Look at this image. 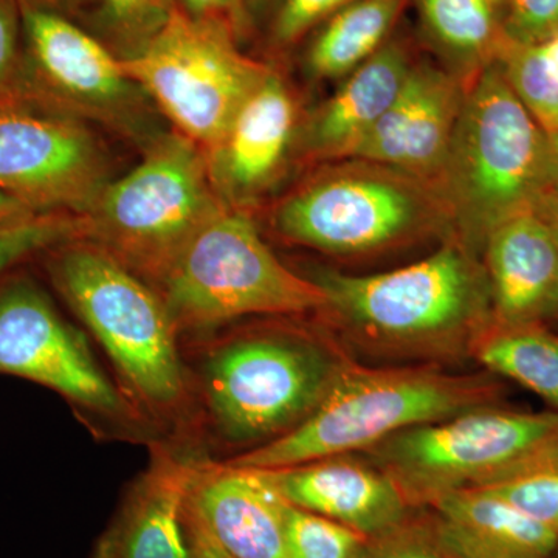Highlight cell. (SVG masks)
<instances>
[{
  "mask_svg": "<svg viewBox=\"0 0 558 558\" xmlns=\"http://www.w3.org/2000/svg\"><path fill=\"white\" fill-rule=\"evenodd\" d=\"M312 281L349 343L371 355L436 362L470 357L495 322L490 286L478 252L461 238L427 258L373 275L319 269Z\"/></svg>",
  "mask_w": 558,
  "mask_h": 558,
  "instance_id": "cell-1",
  "label": "cell"
},
{
  "mask_svg": "<svg viewBox=\"0 0 558 558\" xmlns=\"http://www.w3.org/2000/svg\"><path fill=\"white\" fill-rule=\"evenodd\" d=\"M499 398L501 385L490 373H447L438 365L369 368L351 360L303 424L227 464L271 470L363 453L403 429L494 405Z\"/></svg>",
  "mask_w": 558,
  "mask_h": 558,
  "instance_id": "cell-2",
  "label": "cell"
},
{
  "mask_svg": "<svg viewBox=\"0 0 558 558\" xmlns=\"http://www.w3.org/2000/svg\"><path fill=\"white\" fill-rule=\"evenodd\" d=\"M47 253L54 289L112 360L123 391L143 417L182 416L190 380L178 329L160 293L108 250L83 238Z\"/></svg>",
  "mask_w": 558,
  "mask_h": 558,
  "instance_id": "cell-3",
  "label": "cell"
},
{
  "mask_svg": "<svg viewBox=\"0 0 558 558\" xmlns=\"http://www.w3.org/2000/svg\"><path fill=\"white\" fill-rule=\"evenodd\" d=\"M454 233L483 250L495 227L534 211L546 194V132L510 89L497 60L465 87L444 170L436 183Z\"/></svg>",
  "mask_w": 558,
  "mask_h": 558,
  "instance_id": "cell-4",
  "label": "cell"
},
{
  "mask_svg": "<svg viewBox=\"0 0 558 558\" xmlns=\"http://www.w3.org/2000/svg\"><path fill=\"white\" fill-rule=\"evenodd\" d=\"M349 362L336 344L303 329L233 333L202 360L209 425L244 451L282 438L314 413Z\"/></svg>",
  "mask_w": 558,
  "mask_h": 558,
  "instance_id": "cell-5",
  "label": "cell"
},
{
  "mask_svg": "<svg viewBox=\"0 0 558 558\" xmlns=\"http://www.w3.org/2000/svg\"><path fill=\"white\" fill-rule=\"evenodd\" d=\"M362 454L391 476L411 508H428L558 461V413L476 407L403 429Z\"/></svg>",
  "mask_w": 558,
  "mask_h": 558,
  "instance_id": "cell-6",
  "label": "cell"
},
{
  "mask_svg": "<svg viewBox=\"0 0 558 558\" xmlns=\"http://www.w3.org/2000/svg\"><path fill=\"white\" fill-rule=\"evenodd\" d=\"M312 175L275 208L282 240L337 256L369 255L454 233L438 186L365 160H337ZM457 234V233H454Z\"/></svg>",
  "mask_w": 558,
  "mask_h": 558,
  "instance_id": "cell-7",
  "label": "cell"
},
{
  "mask_svg": "<svg viewBox=\"0 0 558 558\" xmlns=\"http://www.w3.org/2000/svg\"><path fill=\"white\" fill-rule=\"evenodd\" d=\"M204 150L163 135L137 167L109 182L87 215L83 240L112 253L143 279L159 281L172 260L220 211Z\"/></svg>",
  "mask_w": 558,
  "mask_h": 558,
  "instance_id": "cell-8",
  "label": "cell"
},
{
  "mask_svg": "<svg viewBox=\"0 0 558 558\" xmlns=\"http://www.w3.org/2000/svg\"><path fill=\"white\" fill-rule=\"evenodd\" d=\"M157 282L179 333L253 315L323 312L328 304L325 292L311 278L288 269L255 222L231 207L185 245Z\"/></svg>",
  "mask_w": 558,
  "mask_h": 558,
  "instance_id": "cell-9",
  "label": "cell"
},
{
  "mask_svg": "<svg viewBox=\"0 0 558 558\" xmlns=\"http://www.w3.org/2000/svg\"><path fill=\"white\" fill-rule=\"evenodd\" d=\"M121 64L179 134L205 154L218 145L271 72L236 49L218 17H196L178 7Z\"/></svg>",
  "mask_w": 558,
  "mask_h": 558,
  "instance_id": "cell-10",
  "label": "cell"
},
{
  "mask_svg": "<svg viewBox=\"0 0 558 558\" xmlns=\"http://www.w3.org/2000/svg\"><path fill=\"white\" fill-rule=\"evenodd\" d=\"M0 374L53 389L76 409L123 428L146 422L98 365L83 332L25 275L0 279Z\"/></svg>",
  "mask_w": 558,
  "mask_h": 558,
  "instance_id": "cell-11",
  "label": "cell"
},
{
  "mask_svg": "<svg viewBox=\"0 0 558 558\" xmlns=\"http://www.w3.org/2000/svg\"><path fill=\"white\" fill-rule=\"evenodd\" d=\"M109 182L105 150L70 113L27 102L0 108V190L38 213L84 216Z\"/></svg>",
  "mask_w": 558,
  "mask_h": 558,
  "instance_id": "cell-12",
  "label": "cell"
},
{
  "mask_svg": "<svg viewBox=\"0 0 558 558\" xmlns=\"http://www.w3.org/2000/svg\"><path fill=\"white\" fill-rule=\"evenodd\" d=\"M21 5L22 102L58 112L84 109L110 120L137 110L143 90L126 75L120 58L53 10L24 0Z\"/></svg>",
  "mask_w": 558,
  "mask_h": 558,
  "instance_id": "cell-13",
  "label": "cell"
},
{
  "mask_svg": "<svg viewBox=\"0 0 558 558\" xmlns=\"http://www.w3.org/2000/svg\"><path fill=\"white\" fill-rule=\"evenodd\" d=\"M465 87L468 83L432 65H413L395 102L348 159L384 165L436 185L449 157Z\"/></svg>",
  "mask_w": 558,
  "mask_h": 558,
  "instance_id": "cell-14",
  "label": "cell"
},
{
  "mask_svg": "<svg viewBox=\"0 0 558 558\" xmlns=\"http://www.w3.org/2000/svg\"><path fill=\"white\" fill-rule=\"evenodd\" d=\"M260 472L290 505L337 521L368 538L410 519L411 506L398 484L360 453Z\"/></svg>",
  "mask_w": 558,
  "mask_h": 558,
  "instance_id": "cell-15",
  "label": "cell"
},
{
  "mask_svg": "<svg viewBox=\"0 0 558 558\" xmlns=\"http://www.w3.org/2000/svg\"><path fill=\"white\" fill-rule=\"evenodd\" d=\"M288 506L260 470L194 462L186 508L234 558H290Z\"/></svg>",
  "mask_w": 558,
  "mask_h": 558,
  "instance_id": "cell-16",
  "label": "cell"
},
{
  "mask_svg": "<svg viewBox=\"0 0 558 558\" xmlns=\"http://www.w3.org/2000/svg\"><path fill=\"white\" fill-rule=\"evenodd\" d=\"M296 106L284 81L270 72L245 101L229 131L207 156L220 199L244 207L270 189L295 137Z\"/></svg>",
  "mask_w": 558,
  "mask_h": 558,
  "instance_id": "cell-17",
  "label": "cell"
},
{
  "mask_svg": "<svg viewBox=\"0 0 558 558\" xmlns=\"http://www.w3.org/2000/svg\"><path fill=\"white\" fill-rule=\"evenodd\" d=\"M498 325H545L558 317V241L537 213L513 216L483 244Z\"/></svg>",
  "mask_w": 558,
  "mask_h": 558,
  "instance_id": "cell-18",
  "label": "cell"
},
{
  "mask_svg": "<svg viewBox=\"0 0 558 558\" xmlns=\"http://www.w3.org/2000/svg\"><path fill=\"white\" fill-rule=\"evenodd\" d=\"M194 462L160 450L131 487L92 558H191L185 526Z\"/></svg>",
  "mask_w": 558,
  "mask_h": 558,
  "instance_id": "cell-19",
  "label": "cell"
},
{
  "mask_svg": "<svg viewBox=\"0 0 558 558\" xmlns=\"http://www.w3.org/2000/svg\"><path fill=\"white\" fill-rule=\"evenodd\" d=\"M428 508L433 535L450 558H554L558 554V527L487 492H454Z\"/></svg>",
  "mask_w": 558,
  "mask_h": 558,
  "instance_id": "cell-20",
  "label": "cell"
},
{
  "mask_svg": "<svg viewBox=\"0 0 558 558\" xmlns=\"http://www.w3.org/2000/svg\"><path fill=\"white\" fill-rule=\"evenodd\" d=\"M405 50L388 44L349 73L339 90L315 110L300 134L311 160H344L395 102L410 70Z\"/></svg>",
  "mask_w": 558,
  "mask_h": 558,
  "instance_id": "cell-21",
  "label": "cell"
},
{
  "mask_svg": "<svg viewBox=\"0 0 558 558\" xmlns=\"http://www.w3.org/2000/svg\"><path fill=\"white\" fill-rule=\"evenodd\" d=\"M487 373L515 381L558 413V336L545 325L492 323L470 349Z\"/></svg>",
  "mask_w": 558,
  "mask_h": 558,
  "instance_id": "cell-22",
  "label": "cell"
},
{
  "mask_svg": "<svg viewBox=\"0 0 558 558\" xmlns=\"http://www.w3.org/2000/svg\"><path fill=\"white\" fill-rule=\"evenodd\" d=\"M403 0H354L333 14L312 44L307 64L319 80L348 76L381 49Z\"/></svg>",
  "mask_w": 558,
  "mask_h": 558,
  "instance_id": "cell-23",
  "label": "cell"
},
{
  "mask_svg": "<svg viewBox=\"0 0 558 558\" xmlns=\"http://www.w3.org/2000/svg\"><path fill=\"white\" fill-rule=\"evenodd\" d=\"M425 24L436 39L465 60H484L497 43L487 0H421Z\"/></svg>",
  "mask_w": 558,
  "mask_h": 558,
  "instance_id": "cell-24",
  "label": "cell"
},
{
  "mask_svg": "<svg viewBox=\"0 0 558 558\" xmlns=\"http://www.w3.org/2000/svg\"><path fill=\"white\" fill-rule=\"evenodd\" d=\"M497 61L510 89L538 126L546 134L558 131V70L542 44L519 46L508 43Z\"/></svg>",
  "mask_w": 558,
  "mask_h": 558,
  "instance_id": "cell-25",
  "label": "cell"
},
{
  "mask_svg": "<svg viewBox=\"0 0 558 558\" xmlns=\"http://www.w3.org/2000/svg\"><path fill=\"white\" fill-rule=\"evenodd\" d=\"M286 538L290 558H357L368 537L318 513L288 506Z\"/></svg>",
  "mask_w": 558,
  "mask_h": 558,
  "instance_id": "cell-26",
  "label": "cell"
},
{
  "mask_svg": "<svg viewBox=\"0 0 558 558\" xmlns=\"http://www.w3.org/2000/svg\"><path fill=\"white\" fill-rule=\"evenodd\" d=\"M84 236L83 216L40 213L0 229V279L36 253Z\"/></svg>",
  "mask_w": 558,
  "mask_h": 558,
  "instance_id": "cell-27",
  "label": "cell"
},
{
  "mask_svg": "<svg viewBox=\"0 0 558 558\" xmlns=\"http://www.w3.org/2000/svg\"><path fill=\"white\" fill-rule=\"evenodd\" d=\"M532 519L558 527V461L484 488Z\"/></svg>",
  "mask_w": 558,
  "mask_h": 558,
  "instance_id": "cell-28",
  "label": "cell"
},
{
  "mask_svg": "<svg viewBox=\"0 0 558 558\" xmlns=\"http://www.w3.org/2000/svg\"><path fill=\"white\" fill-rule=\"evenodd\" d=\"M172 9V0H102V10L110 27L121 38L134 44L131 54L156 35Z\"/></svg>",
  "mask_w": 558,
  "mask_h": 558,
  "instance_id": "cell-29",
  "label": "cell"
},
{
  "mask_svg": "<svg viewBox=\"0 0 558 558\" xmlns=\"http://www.w3.org/2000/svg\"><path fill=\"white\" fill-rule=\"evenodd\" d=\"M22 61L21 0H0V108L22 102Z\"/></svg>",
  "mask_w": 558,
  "mask_h": 558,
  "instance_id": "cell-30",
  "label": "cell"
},
{
  "mask_svg": "<svg viewBox=\"0 0 558 558\" xmlns=\"http://www.w3.org/2000/svg\"><path fill=\"white\" fill-rule=\"evenodd\" d=\"M357 558H450L440 549L432 524L405 523L368 538Z\"/></svg>",
  "mask_w": 558,
  "mask_h": 558,
  "instance_id": "cell-31",
  "label": "cell"
},
{
  "mask_svg": "<svg viewBox=\"0 0 558 558\" xmlns=\"http://www.w3.org/2000/svg\"><path fill=\"white\" fill-rule=\"evenodd\" d=\"M506 39L519 46L545 43L558 33V0H509Z\"/></svg>",
  "mask_w": 558,
  "mask_h": 558,
  "instance_id": "cell-32",
  "label": "cell"
},
{
  "mask_svg": "<svg viewBox=\"0 0 558 558\" xmlns=\"http://www.w3.org/2000/svg\"><path fill=\"white\" fill-rule=\"evenodd\" d=\"M354 0H284L279 9L275 36L281 44L293 43L325 17L333 16Z\"/></svg>",
  "mask_w": 558,
  "mask_h": 558,
  "instance_id": "cell-33",
  "label": "cell"
},
{
  "mask_svg": "<svg viewBox=\"0 0 558 558\" xmlns=\"http://www.w3.org/2000/svg\"><path fill=\"white\" fill-rule=\"evenodd\" d=\"M186 535H189L191 558H234L229 550L209 534L208 529L185 509Z\"/></svg>",
  "mask_w": 558,
  "mask_h": 558,
  "instance_id": "cell-34",
  "label": "cell"
},
{
  "mask_svg": "<svg viewBox=\"0 0 558 558\" xmlns=\"http://www.w3.org/2000/svg\"><path fill=\"white\" fill-rule=\"evenodd\" d=\"M36 215H40V213L33 209L31 205L17 199L13 194L0 190V229L13 226V223L21 222V220L31 219Z\"/></svg>",
  "mask_w": 558,
  "mask_h": 558,
  "instance_id": "cell-35",
  "label": "cell"
},
{
  "mask_svg": "<svg viewBox=\"0 0 558 558\" xmlns=\"http://www.w3.org/2000/svg\"><path fill=\"white\" fill-rule=\"evenodd\" d=\"M545 196H558V131L546 134Z\"/></svg>",
  "mask_w": 558,
  "mask_h": 558,
  "instance_id": "cell-36",
  "label": "cell"
},
{
  "mask_svg": "<svg viewBox=\"0 0 558 558\" xmlns=\"http://www.w3.org/2000/svg\"><path fill=\"white\" fill-rule=\"evenodd\" d=\"M186 11L196 17H216L220 11L233 10L231 0H183Z\"/></svg>",
  "mask_w": 558,
  "mask_h": 558,
  "instance_id": "cell-37",
  "label": "cell"
},
{
  "mask_svg": "<svg viewBox=\"0 0 558 558\" xmlns=\"http://www.w3.org/2000/svg\"><path fill=\"white\" fill-rule=\"evenodd\" d=\"M534 211L548 223L549 229L553 230L554 236L558 241V196L543 197Z\"/></svg>",
  "mask_w": 558,
  "mask_h": 558,
  "instance_id": "cell-38",
  "label": "cell"
},
{
  "mask_svg": "<svg viewBox=\"0 0 558 558\" xmlns=\"http://www.w3.org/2000/svg\"><path fill=\"white\" fill-rule=\"evenodd\" d=\"M542 47L543 50H545V53L548 54L550 62H553L558 70V33L556 36H553V38L542 43Z\"/></svg>",
  "mask_w": 558,
  "mask_h": 558,
  "instance_id": "cell-39",
  "label": "cell"
},
{
  "mask_svg": "<svg viewBox=\"0 0 558 558\" xmlns=\"http://www.w3.org/2000/svg\"><path fill=\"white\" fill-rule=\"evenodd\" d=\"M24 2L31 3V5L40 7V9H47L49 3L58 2V0H24Z\"/></svg>",
  "mask_w": 558,
  "mask_h": 558,
  "instance_id": "cell-40",
  "label": "cell"
},
{
  "mask_svg": "<svg viewBox=\"0 0 558 558\" xmlns=\"http://www.w3.org/2000/svg\"><path fill=\"white\" fill-rule=\"evenodd\" d=\"M231 5H233V10L240 9L241 0H231Z\"/></svg>",
  "mask_w": 558,
  "mask_h": 558,
  "instance_id": "cell-41",
  "label": "cell"
},
{
  "mask_svg": "<svg viewBox=\"0 0 558 558\" xmlns=\"http://www.w3.org/2000/svg\"><path fill=\"white\" fill-rule=\"evenodd\" d=\"M488 3H490V5H494L495 2H499V0H487Z\"/></svg>",
  "mask_w": 558,
  "mask_h": 558,
  "instance_id": "cell-42",
  "label": "cell"
},
{
  "mask_svg": "<svg viewBox=\"0 0 558 558\" xmlns=\"http://www.w3.org/2000/svg\"><path fill=\"white\" fill-rule=\"evenodd\" d=\"M557 556H558V554H557Z\"/></svg>",
  "mask_w": 558,
  "mask_h": 558,
  "instance_id": "cell-43",
  "label": "cell"
}]
</instances>
